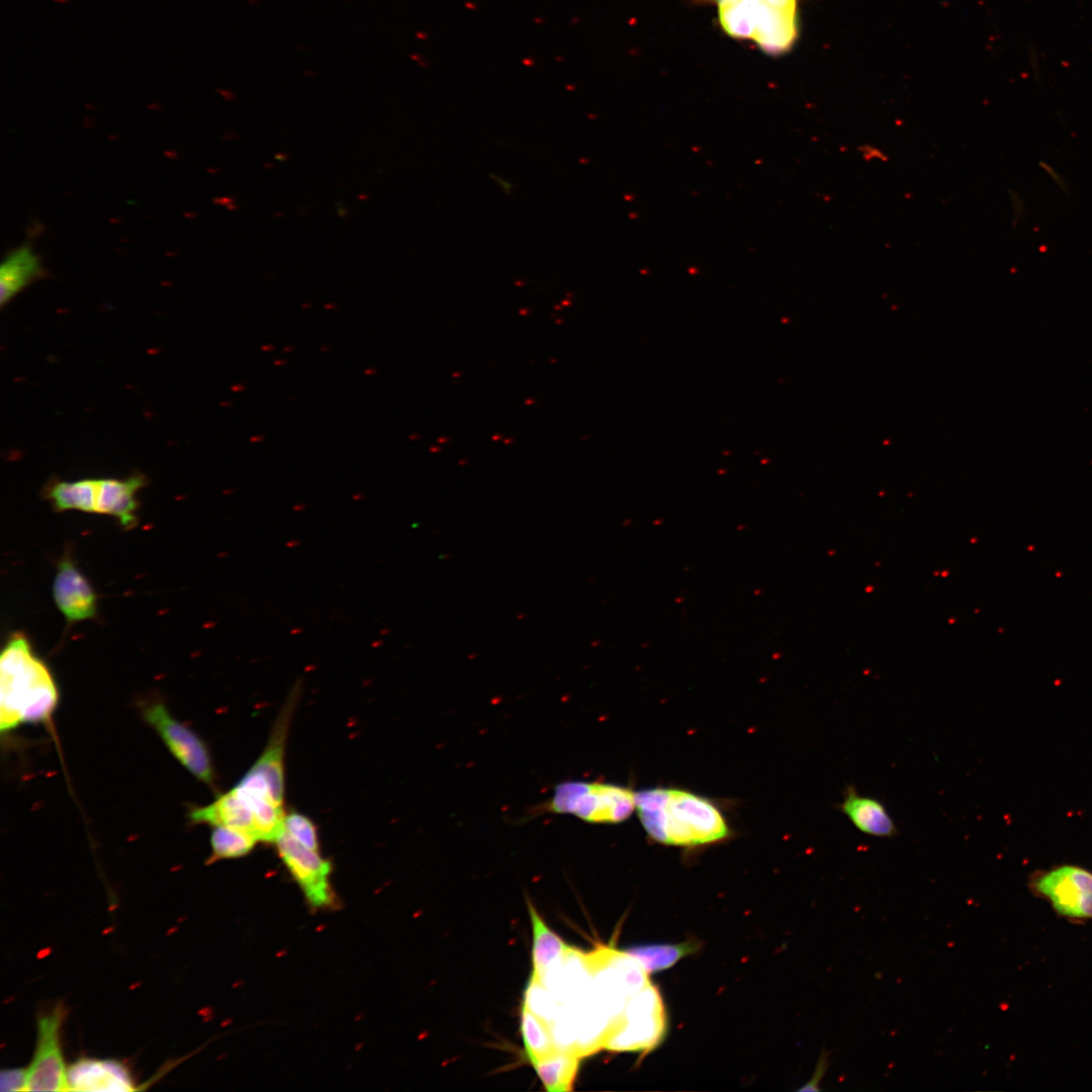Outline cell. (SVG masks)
Here are the masks:
<instances>
[{"instance_id": "1", "label": "cell", "mask_w": 1092, "mask_h": 1092, "mask_svg": "<svg viewBox=\"0 0 1092 1092\" xmlns=\"http://www.w3.org/2000/svg\"><path fill=\"white\" fill-rule=\"evenodd\" d=\"M636 811L648 835L675 846H699L728 837L729 827L710 800L680 789L654 788L635 794Z\"/></svg>"}, {"instance_id": "2", "label": "cell", "mask_w": 1092, "mask_h": 1092, "mask_svg": "<svg viewBox=\"0 0 1092 1092\" xmlns=\"http://www.w3.org/2000/svg\"><path fill=\"white\" fill-rule=\"evenodd\" d=\"M0 690L2 732L21 723L48 721L57 708L59 694L52 673L22 633H14L1 652Z\"/></svg>"}, {"instance_id": "3", "label": "cell", "mask_w": 1092, "mask_h": 1092, "mask_svg": "<svg viewBox=\"0 0 1092 1092\" xmlns=\"http://www.w3.org/2000/svg\"><path fill=\"white\" fill-rule=\"evenodd\" d=\"M635 794L621 785L569 781L558 784L550 799L534 811L537 815L570 814L593 824L620 823L636 809Z\"/></svg>"}, {"instance_id": "4", "label": "cell", "mask_w": 1092, "mask_h": 1092, "mask_svg": "<svg viewBox=\"0 0 1092 1092\" xmlns=\"http://www.w3.org/2000/svg\"><path fill=\"white\" fill-rule=\"evenodd\" d=\"M665 1028L664 1007L658 990L650 983L634 993L623 1012L605 1032L602 1049L615 1052H649L661 1040Z\"/></svg>"}, {"instance_id": "5", "label": "cell", "mask_w": 1092, "mask_h": 1092, "mask_svg": "<svg viewBox=\"0 0 1092 1092\" xmlns=\"http://www.w3.org/2000/svg\"><path fill=\"white\" fill-rule=\"evenodd\" d=\"M1034 896L1072 922L1092 919V872L1076 864H1060L1034 872L1028 880Z\"/></svg>"}, {"instance_id": "6", "label": "cell", "mask_w": 1092, "mask_h": 1092, "mask_svg": "<svg viewBox=\"0 0 1092 1092\" xmlns=\"http://www.w3.org/2000/svg\"><path fill=\"white\" fill-rule=\"evenodd\" d=\"M300 691L301 686L298 681L286 698L265 749L238 782L267 795L281 806L284 801V749Z\"/></svg>"}, {"instance_id": "7", "label": "cell", "mask_w": 1092, "mask_h": 1092, "mask_svg": "<svg viewBox=\"0 0 1092 1092\" xmlns=\"http://www.w3.org/2000/svg\"><path fill=\"white\" fill-rule=\"evenodd\" d=\"M66 1011L57 1004L37 1018L36 1044L26 1070L24 1091H68L67 1071L60 1044Z\"/></svg>"}, {"instance_id": "8", "label": "cell", "mask_w": 1092, "mask_h": 1092, "mask_svg": "<svg viewBox=\"0 0 1092 1092\" xmlns=\"http://www.w3.org/2000/svg\"><path fill=\"white\" fill-rule=\"evenodd\" d=\"M274 843L279 857L307 903L314 908L333 906L336 898L331 885V861L323 857L320 851L299 843L284 829Z\"/></svg>"}, {"instance_id": "9", "label": "cell", "mask_w": 1092, "mask_h": 1092, "mask_svg": "<svg viewBox=\"0 0 1092 1092\" xmlns=\"http://www.w3.org/2000/svg\"><path fill=\"white\" fill-rule=\"evenodd\" d=\"M143 715L175 758L199 781L212 786L214 769L202 739L175 719L162 703L149 705L144 709Z\"/></svg>"}, {"instance_id": "10", "label": "cell", "mask_w": 1092, "mask_h": 1092, "mask_svg": "<svg viewBox=\"0 0 1092 1092\" xmlns=\"http://www.w3.org/2000/svg\"><path fill=\"white\" fill-rule=\"evenodd\" d=\"M53 596L58 609L68 621H83L96 614V595L86 577L68 557L59 563Z\"/></svg>"}, {"instance_id": "11", "label": "cell", "mask_w": 1092, "mask_h": 1092, "mask_svg": "<svg viewBox=\"0 0 1092 1092\" xmlns=\"http://www.w3.org/2000/svg\"><path fill=\"white\" fill-rule=\"evenodd\" d=\"M68 1091H132L122 1064L112 1060L80 1059L67 1071Z\"/></svg>"}, {"instance_id": "12", "label": "cell", "mask_w": 1092, "mask_h": 1092, "mask_svg": "<svg viewBox=\"0 0 1092 1092\" xmlns=\"http://www.w3.org/2000/svg\"><path fill=\"white\" fill-rule=\"evenodd\" d=\"M837 807L851 824L866 835L893 838L898 834L896 823L884 803L859 794L852 786L845 788Z\"/></svg>"}, {"instance_id": "13", "label": "cell", "mask_w": 1092, "mask_h": 1092, "mask_svg": "<svg viewBox=\"0 0 1092 1092\" xmlns=\"http://www.w3.org/2000/svg\"><path fill=\"white\" fill-rule=\"evenodd\" d=\"M189 818L197 824L239 829L260 841L254 809L236 788L221 794L212 803L191 810Z\"/></svg>"}, {"instance_id": "14", "label": "cell", "mask_w": 1092, "mask_h": 1092, "mask_svg": "<svg viewBox=\"0 0 1092 1092\" xmlns=\"http://www.w3.org/2000/svg\"><path fill=\"white\" fill-rule=\"evenodd\" d=\"M528 910L532 926V981L543 984L548 973L575 949L568 945L553 931L540 915L536 907L528 901Z\"/></svg>"}, {"instance_id": "15", "label": "cell", "mask_w": 1092, "mask_h": 1092, "mask_svg": "<svg viewBox=\"0 0 1092 1092\" xmlns=\"http://www.w3.org/2000/svg\"><path fill=\"white\" fill-rule=\"evenodd\" d=\"M47 271L30 243H23L7 254L0 266V302L3 307Z\"/></svg>"}, {"instance_id": "16", "label": "cell", "mask_w": 1092, "mask_h": 1092, "mask_svg": "<svg viewBox=\"0 0 1092 1092\" xmlns=\"http://www.w3.org/2000/svg\"><path fill=\"white\" fill-rule=\"evenodd\" d=\"M142 475L126 478H98L96 513L111 515L118 519L121 526L132 527L138 508L135 493L145 485Z\"/></svg>"}, {"instance_id": "17", "label": "cell", "mask_w": 1092, "mask_h": 1092, "mask_svg": "<svg viewBox=\"0 0 1092 1092\" xmlns=\"http://www.w3.org/2000/svg\"><path fill=\"white\" fill-rule=\"evenodd\" d=\"M799 33L797 12L766 6L760 1L752 39L766 54L781 55L792 49Z\"/></svg>"}, {"instance_id": "18", "label": "cell", "mask_w": 1092, "mask_h": 1092, "mask_svg": "<svg viewBox=\"0 0 1092 1092\" xmlns=\"http://www.w3.org/2000/svg\"><path fill=\"white\" fill-rule=\"evenodd\" d=\"M581 1058L574 1048H559L531 1064L546 1091L566 1092L573 1089Z\"/></svg>"}, {"instance_id": "19", "label": "cell", "mask_w": 1092, "mask_h": 1092, "mask_svg": "<svg viewBox=\"0 0 1092 1092\" xmlns=\"http://www.w3.org/2000/svg\"><path fill=\"white\" fill-rule=\"evenodd\" d=\"M98 478L75 481H57L48 490V496L58 511L77 510L96 513Z\"/></svg>"}, {"instance_id": "20", "label": "cell", "mask_w": 1092, "mask_h": 1092, "mask_svg": "<svg viewBox=\"0 0 1092 1092\" xmlns=\"http://www.w3.org/2000/svg\"><path fill=\"white\" fill-rule=\"evenodd\" d=\"M723 30L737 39H752L760 0H715Z\"/></svg>"}, {"instance_id": "21", "label": "cell", "mask_w": 1092, "mask_h": 1092, "mask_svg": "<svg viewBox=\"0 0 1092 1092\" xmlns=\"http://www.w3.org/2000/svg\"><path fill=\"white\" fill-rule=\"evenodd\" d=\"M700 944L695 940L679 943H655L630 947L626 951L634 957L649 975L674 966L680 959L694 953Z\"/></svg>"}, {"instance_id": "22", "label": "cell", "mask_w": 1092, "mask_h": 1092, "mask_svg": "<svg viewBox=\"0 0 1092 1092\" xmlns=\"http://www.w3.org/2000/svg\"><path fill=\"white\" fill-rule=\"evenodd\" d=\"M520 1029L525 1054L530 1063L559 1049L545 1019L525 1003L521 1009Z\"/></svg>"}, {"instance_id": "23", "label": "cell", "mask_w": 1092, "mask_h": 1092, "mask_svg": "<svg viewBox=\"0 0 1092 1092\" xmlns=\"http://www.w3.org/2000/svg\"><path fill=\"white\" fill-rule=\"evenodd\" d=\"M258 840L251 834L224 826H213L210 836L209 862L243 857L249 854Z\"/></svg>"}, {"instance_id": "24", "label": "cell", "mask_w": 1092, "mask_h": 1092, "mask_svg": "<svg viewBox=\"0 0 1092 1092\" xmlns=\"http://www.w3.org/2000/svg\"><path fill=\"white\" fill-rule=\"evenodd\" d=\"M283 829L302 845L318 851L320 843L316 827L307 816L298 812L286 814Z\"/></svg>"}, {"instance_id": "25", "label": "cell", "mask_w": 1092, "mask_h": 1092, "mask_svg": "<svg viewBox=\"0 0 1092 1092\" xmlns=\"http://www.w3.org/2000/svg\"><path fill=\"white\" fill-rule=\"evenodd\" d=\"M26 1082V1070H4L0 1075V1088L2 1091H24Z\"/></svg>"}, {"instance_id": "26", "label": "cell", "mask_w": 1092, "mask_h": 1092, "mask_svg": "<svg viewBox=\"0 0 1092 1092\" xmlns=\"http://www.w3.org/2000/svg\"><path fill=\"white\" fill-rule=\"evenodd\" d=\"M829 1067V1053L822 1051L813 1078L802 1090H819V1082Z\"/></svg>"}, {"instance_id": "27", "label": "cell", "mask_w": 1092, "mask_h": 1092, "mask_svg": "<svg viewBox=\"0 0 1092 1092\" xmlns=\"http://www.w3.org/2000/svg\"><path fill=\"white\" fill-rule=\"evenodd\" d=\"M760 1L763 4H765L766 6L771 7V8H776V9H780V10H784V11L797 12V0H760Z\"/></svg>"}]
</instances>
